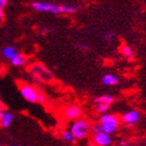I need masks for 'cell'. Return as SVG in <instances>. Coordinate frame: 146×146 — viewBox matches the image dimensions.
<instances>
[{"label": "cell", "mask_w": 146, "mask_h": 146, "mask_svg": "<svg viewBox=\"0 0 146 146\" xmlns=\"http://www.w3.org/2000/svg\"><path fill=\"white\" fill-rule=\"evenodd\" d=\"M122 53L124 54L126 58H131L133 56V50H131L128 46H123L122 47Z\"/></svg>", "instance_id": "16"}, {"label": "cell", "mask_w": 146, "mask_h": 146, "mask_svg": "<svg viewBox=\"0 0 146 146\" xmlns=\"http://www.w3.org/2000/svg\"><path fill=\"white\" fill-rule=\"evenodd\" d=\"M114 101V97L111 96V95H101L99 97H97L95 99V104H108V106H111V104H113Z\"/></svg>", "instance_id": "12"}, {"label": "cell", "mask_w": 146, "mask_h": 146, "mask_svg": "<svg viewBox=\"0 0 146 146\" xmlns=\"http://www.w3.org/2000/svg\"><path fill=\"white\" fill-rule=\"evenodd\" d=\"M11 146H20V145H11Z\"/></svg>", "instance_id": "24"}, {"label": "cell", "mask_w": 146, "mask_h": 146, "mask_svg": "<svg viewBox=\"0 0 146 146\" xmlns=\"http://www.w3.org/2000/svg\"><path fill=\"white\" fill-rule=\"evenodd\" d=\"M139 119H140V114H139V112L135 111V110H131V111L126 112L123 115V117H122L123 122L127 125H133L135 123H137L139 121Z\"/></svg>", "instance_id": "5"}, {"label": "cell", "mask_w": 146, "mask_h": 146, "mask_svg": "<svg viewBox=\"0 0 146 146\" xmlns=\"http://www.w3.org/2000/svg\"><path fill=\"white\" fill-rule=\"evenodd\" d=\"M7 5V1H5V0H0V9H4V7Z\"/></svg>", "instance_id": "20"}, {"label": "cell", "mask_w": 146, "mask_h": 146, "mask_svg": "<svg viewBox=\"0 0 146 146\" xmlns=\"http://www.w3.org/2000/svg\"><path fill=\"white\" fill-rule=\"evenodd\" d=\"M77 48H78L79 50L86 51V50H88V46L86 45V44H78V45H77Z\"/></svg>", "instance_id": "19"}, {"label": "cell", "mask_w": 146, "mask_h": 146, "mask_svg": "<svg viewBox=\"0 0 146 146\" xmlns=\"http://www.w3.org/2000/svg\"><path fill=\"white\" fill-rule=\"evenodd\" d=\"M99 124L101 125L104 133L110 135L113 134L114 131H116V129L118 128L119 121L118 118L116 116L112 115V114H104L101 116Z\"/></svg>", "instance_id": "2"}, {"label": "cell", "mask_w": 146, "mask_h": 146, "mask_svg": "<svg viewBox=\"0 0 146 146\" xmlns=\"http://www.w3.org/2000/svg\"><path fill=\"white\" fill-rule=\"evenodd\" d=\"M3 109H2V104H1V101H0V119H1V117H2L3 115Z\"/></svg>", "instance_id": "22"}, {"label": "cell", "mask_w": 146, "mask_h": 146, "mask_svg": "<svg viewBox=\"0 0 146 146\" xmlns=\"http://www.w3.org/2000/svg\"><path fill=\"white\" fill-rule=\"evenodd\" d=\"M20 93H21L22 97L29 102H41V104H43L46 100L44 95L38 93L33 87L28 85L22 86L20 89Z\"/></svg>", "instance_id": "3"}, {"label": "cell", "mask_w": 146, "mask_h": 146, "mask_svg": "<svg viewBox=\"0 0 146 146\" xmlns=\"http://www.w3.org/2000/svg\"><path fill=\"white\" fill-rule=\"evenodd\" d=\"M11 62H12V64L14 65V66H16V67H21V66H24L25 65V63H26V58L20 53L18 56H16V58Z\"/></svg>", "instance_id": "13"}, {"label": "cell", "mask_w": 146, "mask_h": 146, "mask_svg": "<svg viewBox=\"0 0 146 146\" xmlns=\"http://www.w3.org/2000/svg\"><path fill=\"white\" fill-rule=\"evenodd\" d=\"M62 138H63V140L68 142V143H74L75 142V138H74V136H73L70 131H63L62 133Z\"/></svg>", "instance_id": "14"}, {"label": "cell", "mask_w": 146, "mask_h": 146, "mask_svg": "<svg viewBox=\"0 0 146 146\" xmlns=\"http://www.w3.org/2000/svg\"><path fill=\"white\" fill-rule=\"evenodd\" d=\"M14 118H15V115L11 112H4L3 113L2 117L0 119V125L4 128H7L11 126L12 122L14 121Z\"/></svg>", "instance_id": "9"}, {"label": "cell", "mask_w": 146, "mask_h": 146, "mask_svg": "<svg viewBox=\"0 0 146 146\" xmlns=\"http://www.w3.org/2000/svg\"><path fill=\"white\" fill-rule=\"evenodd\" d=\"M2 54L4 55V58H6L7 60L13 61L16 56H18L19 53L18 49L16 48L15 46H6L2 49Z\"/></svg>", "instance_id": "8"}, {"label": "cell", "mask_w": 146, "mask_h": 146, "mask_svg": "<svg viewBox=\"0 0 146 146\" xmlns=\"http://www.w3.org/2000/svg\"><path fill=\"white\" fill-rule=\"evenodd\" d=\"M93 141L97 146H109L112 142V139L110 137V135L106 133H98V134H94Z\"/></svg>", "instance_id": "6"}, {"label": "cell", "mask_w": 146, "mask_h": 146, "mask_svg": "<svg viewBox=\"0 0 146 146\" xmlns=\"http://www.w3.org/2000/svg\"><path fill=\"white\" fill-rule=\"evenodd\" d=\"M93 133L94 134H98V133H104V131H102V127H101V125L98 123V124H95L94 126H93Z\"/></svg>", "instance_id": "17"}, {"label": "cell", "mask_w": 146, "mask_h": 146, "mask_svg": "<svg viewBox=\"0 0 146 146\" xmlns=\"http://www.w3.org/2000/svg\"><path fill=\"white\" fill-rule=\"evenodd\" d=\"M4 9H0V20H2L3 18H4V12H3Z\"/></svg>", "instance_id": "21"}, {"label": "cell", "mask_w": 146, "mask_h": 146, "mask_svg": "<svg viewBox=\"0 0 146 146\" xmlns=\"http://www.w3.org/2000/svg\"><path fill=\"white\" fill-rule=\"evenodd\" d=\"M80 115H82V110L79 109L77 106H70L65 110V116L68 119L75 120V119H78Z\"/></svg>", "instance_id": "7"}, {"label": "cell", "mask_w": 146, "mask_h": 146, "mask_svg": "<svg viewBox=\"0 0 146 146\" xmlns=\"http://www.w3.org/2000/svg\"><path fill=\"white\" fill-rule=\"evenodd\" d=\"M121 145L122 146H127V142H125V141H122V142H121Z\"/></svg>", "instance_id": "23"}, {"label": "cell", "mask_w": 146, "mask_h": 146, "mask_svg": "<svg viewBox=\"0 0 146 146\" xmlns=\"http://www.w3.org/2000/svg\"><path fill=\"white\" fill-rule=\"evenodd\" d=\"M114 36H115V34H114V33H112V31H109L108 34H106V36H104V39L108 40V41H111V40L114 38Z\"/></svg>", "instance_id": "18"}, {"label": "cell", "mask_w": 146, "mask_h": 146, "mask_svg": "<svg viewBox=\"0 0 146 146\" xmlns=\"http://www.w3.org/2000/svg\"><path fill=\"white\" fill-rule=\"evenodd\" d=\"M101 82L106 86H115L119 82V79L117 76L113 74H107L101 78Z\"/></svg>", "instance_id": "11"}, {"label": "cell", "mask_w": 146, "mask_h": 146, "mask_svg": "<svg viewBox=\"0 0 146 146\" xmlns=\"http://www.w3.org/2000/svg\"><path fill=\"white\" fill-rule=\"evenodd\" d=\"M60 14H73L78 12L80 7L77 5H70V4H58Z\"/></svg>", "instance_id": "10"}, {"label": "cell", "mask_w": 146, "mask_h": 146, "mask_svg": "<svg viewBox=\"0 0 146 146\" xmlns=\"http://www.w3.org/2000/svg\"><path fill=\"white\" fill-rule=\"evenodd\" d=\"M90 131V124L85 119H78L71 124L70 131L74 136L75 140H82L88 135Z\"/></svg>", "instance_id": "1"}, {"label": "cell", "mask_w": 146, "mask_h": 146, "mask_svg": "<svg viewBox=\"0 0 146 146\" xmlns=\"http://www.w3.org/2000/svg\"><path fill=\"white\" fill-rule=\"evenodd\" d=\"M31 7L36 9V12H44V13H50L58 15L60 14V9L58 5L53 4L51 2H46V1H35L31 3Z\"/></svg>", "instance_id": "4"}, {"label": "cell", "mask_w": 146, "mask_h": 146, "mask_svg": "<svg viewBox=\"0 0 146 146\" xmlns=\"http://www.w3.org/2000/svg\"><path fill=\"white\" fill-rule=\"evenodd\" d=\"M109 107L110 106H108V104H95L96 111H97L98 113H100V114H104V113L108 111Z\"/></svg>", "instance_id": "15"}]
</instances>
